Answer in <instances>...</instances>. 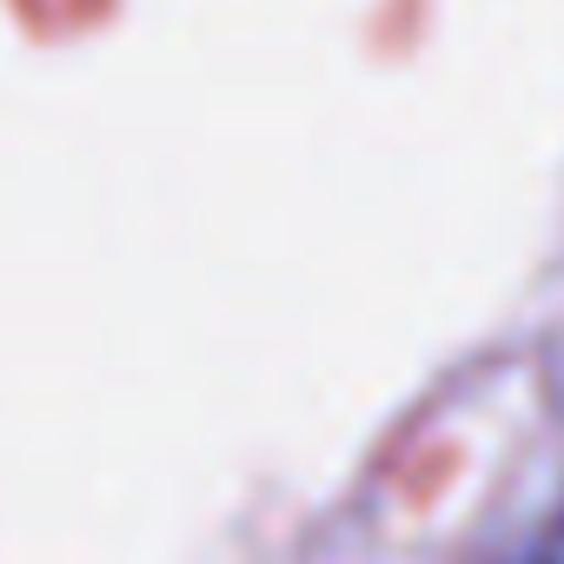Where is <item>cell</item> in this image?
<instances>
[{
    "label": "cell",
    "instance_id": "cell-1",
    "mask_svg": "<svg viewBox=\"0 0 564 564\" xmlns=\"http://www.w3.org/2000/svg\"><path fill=\"white\" fill-rule=\"evenodd\" d=\"M511 564H564V511H557L544 531H531V544H524Z\"/></svg>",
    "mask_w": 564,
    "mask_h": 564
}]
</instances>
